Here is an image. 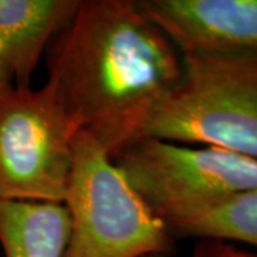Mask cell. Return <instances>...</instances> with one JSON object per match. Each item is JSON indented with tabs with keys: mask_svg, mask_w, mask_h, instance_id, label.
Instances as JSON below:
<instances>
[{
	"mask_svg": "<svg viewBox=\"0 0 257 257\" xmlns=\"http://www.w3.org/2000/svg\"><path fill=\"white\" fill-rule=\"evenodd\" d=\"M77 132L49 82L0 90V200L64 203Z\"/></svg>",
	"mask_w": 257,
	"mask_h": 257,
	"instance_id": "4",
	"label": "cell"
},
{
	"mask_svg": "<svg viewBox=\"0 0 257 257\" xmlns=\"http://www.w3.org/2000/svg\"><path fill=\"white\" fill-rule=\"evenodd\" d=\"M46 62L66 113L111 160L142 138L183 74L182 53L133 0H79Z\"/></svg>",
	"mask_w": 257,
	"mask_h": 257,
	"instance_id": "1",
	"label": "cell"
},
{
	"mask_svg": "<svg viewBox=\"0 0 257 257\" xmlns=\"http://www.w3.org/2000/svg\"><path fill=\"white\" fill-rule=\"evenodd\" d=\"M77 6L79 0H0V49L13 84L30 86L52 39Z\"/></svg>",
	"mask_w": 257,
	"mask_h": 257,
	"instance_id": "7",
	"label": "cell"
},
{
	"mask_svg": "<svg viewBox=\"0 0 257 257\" xmlns=\"http://www.w3.org/2000/svg\"><path fill=\"white\" fill-rule=\"evenodd\" d=\"M182 55H257V0H138Z\"/></svg>",
	"mask_w": 257,
	"mask_h": 257,
	"instance_id": "6",
	"label": "cell"
},
{
	"mask_svg": "<svg viewBox=\"0 0 257 257\" xmlns=\"http://www.w3.org/2000/svg\"><path fill=\"white\" fill-rule=\"evenodd\" d=\"M70 216L63 203L0 200V244L6 257H63Z\"/></svg>",
	"mask_w": 257,
	"mask_h": 257,
	"instance_id": "8",
	"label": "cell"
},
{
	"mask_svg": "<svg viewBox=\"0 0 257 257\" xmlns=\"http://www.w3.org/2000/svg\"><path fill=\"white\" fill-rule=\"evenodd\" d=\"M182 56V79L147 120L142 138L257 159V55Z\"/></svg>",
	"mask_w": 257,
	"mask_h": 257,
	"instance_id": "3",
	"label": "cell"
},
{
	"mask_svg": "<svg viewBox=\"0 0 257 257\" xmlns=\"http://www.w3.org/2000/svg\"><path fill=\"white\" fill-rule=\"evenodd\" d=\"M113 163L157 216L257 190V159L220 147L193 149L142 138L121 150Z\"/></svg>",
	"mask_w": 257,
	"mask_h": 257,
	"instance_id": "5",
	"label": "cell"
},
{
	"mask_svg": "<svg viewBox=\"0 0 257 257\" xmlns=\"http://www.w3.org/2000/svg\"><path fill=\"white\" fill-rule=\"evenodd\" d=\"M192 257H257V253L220 240H199Z\"/></svg>",
	"mask_w": 257,
	"mask_h": 257,
	"instance_id": "10",
	"label": "cell"
},
{
	"mask_svg": "<svg viewBox=\"0 0 257 257\" xmlns=\"http://www.w3.org/2000/svg\"><path fill=\"white\" fill-rule=\"evenodd\" d=\"M63 204L70 216L63 257H170L175 250L163 220L84 130L74 138Z\"/></svg>",
	"mask_w": 257,
	"mask_h": 257,
	"instance_id": "2",
	"label": "cell"
},
{
	"mask_svg": "<svg viewBox=\"0 0 257 257\" xmlns=\"http://www.w3.org/2000/svg\"><path fill=\"white\" fill-rule=\"evenodd\" d=\"M10 84H13V76L10 73L9 67L3 59L2 55V49H0V90L9 87Z\"/></svg>",
	"mask_w": 257,
	"mask_h": 257,
	"instance_id": "11",
	"label": "cell"
},
{
	"mask_svg": "<svg viewBox=\"0 0 257 257\" xmlns=\"http://www.w3.org/2000/svg\"><path fill=\"white\" fill-rule=\"evenodd\" d=\"M159 217L175 239L220 240L257 248V190L177 207Z\"/></svg>",
	"mask_w": 257,
	"mask_h": 257,
	"instance_id": "9",
	"label": "cell"
},
{
	"mask_svg": "<svg viewBox=\"0 0 257 257\" xmlns=\"http://www.w3.org/2000/svg\"><path fill=\"white\" fill-rule=\"evenodd\" d=\"M146 257H166V256H146Z\"/></svg>",
	"mask_w": 257,
	"mask_h": 257,
	"instance_id": "12",
	"label": "cell"
}]
</instances>
